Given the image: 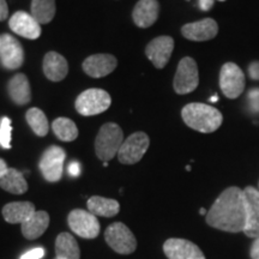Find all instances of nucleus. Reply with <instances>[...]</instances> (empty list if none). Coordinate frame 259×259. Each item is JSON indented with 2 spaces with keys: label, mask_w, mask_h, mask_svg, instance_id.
I'll list each match as a JSON object with an SVG mask.
<instances>
[{
  "label": "nucleus",
  "mask_w": 259,
  "mask_h": 259,
  "mask_svg": "<svg viewBox=\"0 0 259 259\" xmlns=\"http://www.w3.org/2000/svg\"><path fill=\"white\" fill-rule=\"evenodd\" d=\"M247 221L244 190L228 187L218 197L206 213V223L223 232H244Z\"/></svg>",
  "instance_id": "f257e3e1"
},
{
  "label": "nucleus",
  "mask_w": 259,
  "mask_h": 259,
  "mask_svg": "<svg viewBox=\"0 0 259 259\" xmlns=\"http://www.w3.org/2000/svg\"><path fill=\"white\" fill-rule=\"evenodd\" d=\"M181 116L185 124L194 131L202 134H212L222 125V113L215 107L205 103H189L181 111Z\"/></svg>",
  "instance_id": "f03ea898"
},
{
  "label": "nucleus",
  "mask_w": 259,
  "mask_h": 259,
  "mask_svg": "<svg viewBox=\"0 0 259 259\" xmlns=\"http://www.w3.org/2000/svg\"><path fill=\"white\" fill-rule=\"evenodd\" d=\"M124 143V134L118 124L107 122L100 128L95 141V151L97 157L103 162L112 160L118 155Z\"/></svg>",
  "instance_id": "7ed1b4c3"
},
{
  "label": "nucleus",
  "mask_w": 259,
  "mask_h": 259,
  "mask_svg": "<svg viewBox=\"0 0 259 259\" xmlns=\"http://www.w3.org/2000/svg\"><path fill=\"white\" fill-rule=\"evenodd\" d=\"M112 99L109 94L102 89H88L76 99L77 112L84 116H92L103 113L109 108Z\"/></svg>",
  "instance_id": "20e7f679"
},
{
  "label": "nucleus",
  "mask_w": 259,
  "mask_h": 259,
  "mask_svg": "<svg viewBox=\"0 0 259 259\" xmlns=\"http://www.w3.org/2000/svg\"><path fill=\"white\" fill-rule=\"evenodd\" d=\"M105 239L109 247L116 253L131 254L137 247V240L134 233L121 222H115L108 226L105 232Z\"/></svg>",
  "instance_id": "39448f33"
},
{
  "label": "nucleus",
  "mask_w": 259,
  "mask_h": 259,
  "mask_svg": "<svg viewBox=\"0 0 259 259\" xmlns=\"http://www.w3.org/2000/svg\"><path fill=\"white\" fill-rule=\"evenodd\" d=\"M246 78L245 73L234 63H226L220 71V88L223 95L234 100L244 93Z\"/></svg>",
  "instance_id": "423d86ee"
},
{
  "label": "nucleus",
  "mask_w": 259,
  "mask_h": 259,
  "mask_svg": "<svg viewBox=\"0 0 259 259\" xmlns=\"http://www.w3.org/2000/svg\"><path fill=\"white\" fill-rule=\"evenodd\" d=\"M198 83L199 73L197 63L190 57L183 58L178 65L176 77H174L173 87L176 93L179 95L192 93L197 89Z\"/></svg>",
  "instance_id": "0eeeda50"
},
{
  "label": "nucleus",
  "mask_w": 259,
  "mask_h": 259,
  "mask_svg": "<svg viewBox=\"0 0 259 259\" xmlns=\"http://www.w3.org/2000/svg\"><path fill=\"white\" fill-rule=\"evenodd\" d=\"M65 157H66V154L63 148L58 145H52L47 148L42 154L40 163H38L42 177L50 183L59 181L63 177Z\"/></svg>",
  "instance_id": "6e6552de"
},
{
  "label": "nucleus",
  "mask_w": 259,
  "mask_h": 259,
  "mask_svg": "<svg viewBox=\"0 0 259 259\" xmlns=\"http://www.w3.org/2000/svg\"><path fill=\"white\" fill-rule=\"evenodd\" d=\"M71 231L80 238L95 239L100 234V222L89 210L74 209L67 218Z\"/></svg>",
  "instance_id": "1a4fd4ad"
},
{
  "label": "nucleus",
  "mask_w": 259,
  "mask_h": 259,
  "mask_svg": "<svg viewBox=\"0 0 259 259\" xmlns=\"http://www.w3.org/2000/svg\"><path fill=\"white\" fill-rule=\"evenodd\" d=\"M150 139L144 132H135L124 141L118 153L119 162L122 164H135L147 153Z\"/></svg>",
  "instance_id": "9d476101"
},
{
  "label": "nucleus",
  "mask_w": 259,
  "mask_h": 259,
  "mask_svg": "<svg viewBox=\"0 0 259 259\" xmlns=\"http://www.w3.org/2000/svg\"><path fill=\"white\" fill-rule=\"evenodd\" d=\"M0 63L8 70H17L24 63V51L21 42L10 34L2 35Z\"/></svg>",
  "instance_id": "9b49d317"
},
{
  "label": "nucleus",
  "mask_w": 259,
  "mask_h": 259,
  "mask_svg": "<svg viewBox=\"0 0 259 259\" xmlns=\"http://www.w3.org/2000/svg\"><path fill=\"white\" fill-rule=\"evenodd\" d=\"M173 50V38L170 36H158L149 42L147 48H145V54L156 69H163L169 61Z\"/></svg>",
  "instance_id": "f8f14e48"
},
{
  "label": "nucleus",
  "mask_w": 259,
  "mask_h": 259,
  "mask_svg": "<svg viewBox=\"0 0 259 259\" xmlns=\"http://www.w3.org/2000/svg\"><path fill=\"white\" fill-rule=\"evenodd\" d=\"M163 251L168 259H205L198 246L185 239H168L163 245Z\"/></svg>",
  "instance_id": "ddd939ff"
},
{
  "label": "nucleus",
  "mask_w": 259,
  "mask_h": 259,
  "mask_svg": "<svg viewBox=\"0 0 259 259\" xmlns=\"http://www.w3.org/2000/svg\"><path fill=\"white\" fill-rule=\"evenodd\" d=\"M9 27L16 35L29 40H36L41 35V24L24 11L15 12L10 18Z\"/></svg>",
  "instance_id": "4468645a"
},
{
  "label": "nucleus",
  "mask_w": 259,
  "mask_h": 259,
  "mask_svg": "<svg viewBox=\"0 0 259 259\" xmlns=\"http://www.w3.org/2000/svg\"><path fill=\"white\" fill-rule=\"evenodd\" d=\"M219 32V25L215 19L204 18L202 21L187 23L181 28L183 36L191 41H209L216 37Z\"/></svg>",
  "instance_id": "2eb2a0df"
},
{
  "label": "nucleus",
  "mask_w": 259,
  "mask_h": 259,
  "mask_svg": "<svg viewBox=\"0 0 259 259\" xmlns=\"http://www.w3.org/2000/svg\"><path fill=\"white\" fill-rule=\"evenodd\" d=\"M244 193L247 210V221L244 233L248 238H257L259 236V190L247 186Z\"/></svg>",
  "instance_id": "dca6fc26"
},
{
  "label": "nucleus",
  "mask_w": 259,
  "mask_h": 259,
  "mask_svg": "<svg viewBox=\"0 0 259 259\" xmlns=\"http://www.w3.org/2000/svg\"><path fill=\"white\" fill-rule=\"evenodd\" d=\"M118 61L111 54H94L83 61V70L93 78L108 76L115 70Z\"/></svg>",
  "instance_id": "f3484780"
},
{
  "label": "nucleus",
  "mask_w": 259,
  "mask_h": 259,
  "mask_svg": "<svg viewBox=\"0 0 259 259\" xmlns=\"http://www.w3.org/2000/svg\"><path fill=\"white\" fill-rule=\"evenodd\" d=\"M160 14V4L157 0H139L136 4L132 18L139 28H149L157 21Z\"/></svg>",
  "instance_id": "a211bd4d"
},
{
  "label": "nucleus",
  "mask_w": 259,
  "mask_h": 259,
  "mask_svg": "<svg viewBox=\"0 0 259 259\" xmlns=\"http://www.w3.org/2000/svg\"><path fill=\"white\" fill-rule=\"evenodd\" d=\"M45 76L52 82H60L69 72V64L61 54L57 52H48L44 59Z\"/></svg>",
  "instance_id": "6ab92c4d"
},
{
  "label": "nucleus",
  "mask_w": 259,
  "mask_h": 259,
  "mask_svg": "<svg viewBox=\"0 0 259 259\" xmlns=\"http://www.w3.org/2000/svg\"><path fill=\"white\" fill-rule=\"evenodd\" d=\"M10 99L16 105L23 106L31 101V89L29 80L24 73H16L8 83Z\"/></svg>",
  "instance_id": "aec40b11"
},
{
  "label": "nucleus",
  "mask_w": 259,
  "mask_h": 259,
  "mask_svg": "<svg viewBox=\"0 0 259 259\" xmlns=\"http://www.w3.org/2000/svg\"><path fill=\"white\" fill-rule=\"evenodd\" d=\"M36 212L35 205L30 202H12L3 208V216L9 223H24Z\"/></svg>",
  "instance_id": "412c9836"
},
{
  "label": "nucleus",
  "mask_w": 259,
  "mask_h": 259,
  "mask_svg": "<svg viewBox=\"0 0 259 259\" xmlns=\"http://www.w3.org/2000/svg\"><path fill=\"white\" fill-rule=\"evenodd\" d=\"M22 234L25 239L34 240L46 232L50 226V215L46 211H36L28 221L22 223Z\"/></svg>",
  "instance_id": "4be33fe9"
},
{
  "label": "nucleus",
  "mask_w": 259,
  "mask_h": 259,
  "mask_svg": "<svg viewBox=\"0 0 259 259\" xmlns=\"http://www.w3.org/2000/svg\"><path fill=\"white\" fill-rule=\"evenodd\" d=\"M87 205L90 212L95 216H102V218H113L120 210V204L118 200L100 196H94L89 198Z\"/></svg>",
  "instance_id": "5701e85b"
},
{
  "label": "nucleus",
  "mask_w": 259,
  "mask_h": 259,
  "mask_svg": "<svg viewBox=\"0 0 259 259\" xmlns=\"http://www.w3.org/2000/svg\"><path fill=\"white\" fill-rule=\"evenodd\" d=\"M57 259H79L80 251L76 239L70 233H60L56 240Z\"/></svg>",
  "instance_id": "b1692460"
},
{
  "label": "nucleus",
  "mask_w": 259,
  "mask_h": 259,
  "mask_svg": "<svg viewBox=\"0 0 259 259\" xmlns=\"http://www.w3.org/2000/svg\"><path fill=\"white\" fill-rule=\"evenodd\" d=\"M0 187L12 194H23L28 191V183L22 171L9 168L4 176L0 178Z\"/></svg>",
  "instance_id": "393cba45"
},
{
  "label": "nucleus",
  "mask_w": 259,
  "mask_h": 259,
  "mask_svg": "<svg viewBox=\"0 0 259 259\" xmlns=\"http://www.w3.org/2000/svg\"><path fill=\"white\" fill-rule=\"evenodd\" d=\"M56 15V0H32L31 16L40 24L50 23Z\"/></svg>",
  "instance_id": "a878e982"
},
{
  "label": "nucleus",
  "mask_w": 259,
  "mask_h": 259,
  "mask_svg": "<svg viewBox=\"0 0 259 259\" xmlns=\"http://www.w3.org/2000/svg\"><path fill=\"white\" fill-rule=\"evenodd\" d=\"M54 135L63 142H72L78 137V128L69 118H58L52 122Z\"/></svg>",
  "instance_id": "bb28decb"
},
{
  "label": "nucleus",
  "mask_w": 259,
  "mask_h": 259,
  "mask_svg": "<svg viewBox=\"0 0 259 259\" xmlns=\"http://www.w3.org/2000/svg\"><path fill=\"white\" fill-rule=\"evenodd\" d=\"M28 125L30 126L35 135L38 137H45L48 134L50 130V124H48L47 116L45 113L38 108H30L28 109L27 114H25Z\"/></svg>",
  "instance_id": "cd10ccee"
},
{
  "label": "nucleus",
  "mask_w": 259,
  "mask_h": 259,
  "mask_svg": "<svg viewBox=\"0 0 259 259\" xmlns=\"http://www.w3.org/2000/svg\"><path fill=\"white\" fill-rule=\"evenodd\" d=\"M11 119L3 116L0 119V147L3 149H11Z\"/></svg>",
  "instance_id": "c85d7f7f"
},
{
  "label": "nucleus",
  "mask_w": 259,
  "mask_h": 259,
  "mask_svg": "<svg viewBox=\"0 0 259 259\" xmlns=\"http://www.w3.org/2000/svg\"><path fill=\"white\" fill-rule=\"evenodd\" d=\"M45 253H46L45 248L35 247V248H31V250L27 251L24 254H22V257L19 259H41V258H44Z\"/></svg>",
  "instance_id": "c756f323"
},
{
  "label": "nucleus",
  "mask_w": 259,
  "mask_h": 259,
  "mask_svg": "<svg viewBox=\"0 0 259 259\" xmlns=\"http://www.w3.org/2000/svg\"><path fill=\"white\" fill-rule=\"evenodd\" d=\"M67 170H69V174L71 177L77 178V177L80 176V171H82V166H80V163L78 161H72L69 164V168H67Z\"/></svg>",
  "instance_id": "7c9ffc66"
},
{
  "label": "nucleus",
  "mask_w": 259,
  "mask_h": 259,
  "mask_svg": "<svg viewBox=\"0 0 259 259\" xmlns=\"http://www.w3.org/2000/svg\"><path fill=\"white\" fill-rule=\"evenodd\" d=\"M248 76L251 79L259 80V61H253L248 66Z\"/></svg>",
  "instance_id": "2f4dec72"
},
{
  "label": "nucleus",
  "mask_w": 259,
  "mask_h": 259,
  "mask_svg": "<svg viewBox=\"0 0 259 259\" xmlns=\"http://www.w3.org/2000/svg\"><path fill=\"white\" fill-rule=\"evenodd\" d=\"M250 254L252 259H259V236L254 239L253 244L251 246Z\"/></svg>",
  "instance_id": "473e14b6"
},
{
  "label": "nucleus",
  "mask_w": 259,
  "mask_h": 259,
  "mask_svg": "<svg viewBox=\"0 0 259 259\" xmlns=\"http://www.w3.org/2000/svg\"><path fill=\"white\" fill-rule=\"evenodd\" d=\"M9 16V8L6 0H0V21H5Z\"/></svg>",
  "instance_id": "72a5a7b5"
},
{
  "label": "nucleus",
  "mask_w": 259,
  "mask_h": 259,
  "mask_svg": "<svg viewBox=\"0 0 259 259\" xmlns=\"http://www.w3.org/2000/svg\"><path fill=\"white\" fill-rule=\"evenodd\" d=\"M215 0H199V9L202 11H210L213 8Z\"/></svg>",
  "instance_id": "f704fd0d"
},
{
  "label": "nucleus",
  "mask_w": 259,
  "mask_h": 259,
  "mask_svg": "<svg viewBox=\"0 0 259 259\" xmlns=\"http://www.w3.org/2000/svg\"><path fill=\"white\" fill-rule=\"evenodd\" d=\"M8 164H6V162L3 160V158H0V178H2L4 174L8 171Z\"/></svg>",
  "instance_id": "c9c22d12"
},
{
  "label": "nucleus",
  "mask_w": 259,
  "mask_h": 259,
  "mask_svg": "<svg viewBox=\"0 0 259 259\" xmlns=\"http://www.w3.org/2000/svg\"><path fill=\"white\" fill-rule=\"evenodd\" d=\"M218 100H219L218 96H212L211 99H210V101H211V102H216V101H218Z\"/></svg>",
  "instance_id": "e433bc0d"
},
{
  "label": "nucleus",
  "mask_w": 259,
  "mask_h": 259,
  "mask_svg": "<svg viewBox=\"0 0 259 259\" xmlns=\"http://www.w3.org/2000/svg\"><path fill=\"white\" fill-rule=\"evenodd\" d=\"M199 212H200V213H202V215H206V213H208V212H206V211H205V209H203V208H202V209H200V211H199Z\"/></svg>",
  "instance_id": "4c0bfd02"
},
{
  "label": "nucleus",
  "mask_w": 259,
  "mask_h": 259,
  "mask_svg": "<svg viewBox=\"0 0 259 259\" xmlns=\"http://www.w3.org/2000/svg\"><path fill=\"white\" fill-rule=\"evenodd\" d=\"M0 44H2V35H0Z\"/></svg>",
  "instance_id": "58836bf2"
},
{
  "label": "nucleus",
  "mask_w": 259,
  "mask_h": 259,
  "mask_svg": "<svg viewBox=\"0 0 259 259\" xmlns=\"http://www.w3.org/2000/svg\"><path fill=\"white\" fill-rule=\"evenodd\" d=\"M219 2H226V0H219Z\"/></svg>",
  "instance_id": "ea45409f"
},
{
  "label": "nucleus",
  "mask_w": 259,
  "mask_h": 259,
  "mask_svg": "<svg viewBox=\"0 0 259 259\" xmlns=\"http://www.w3.org/2000/svg\"><path fill=\"white\" fill-rule=\"evenodd\" d=\"M258 190H259V184H258Z\"/></svg>",
  "instance_id": "a19ab883"
},
{
  "label": "nucleus",
  "mask_w": 259,
  "mask_h": 259,
  "mask_svg": "<svg viewBox=\"0 0 259 259\" xmlns=\"http://www.w3.org/2000/svg\"><path fill=\"white\" fill-rule=\"evenodd\" d=\"M56 259H57V258H56Z\"/></svg>",
  "instance_id": "79ce46f5"
}]
</instances>
